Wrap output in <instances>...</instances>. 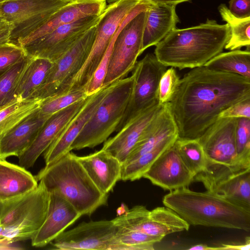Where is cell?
Here are the masks:
<instances>
[{"label":"cell","instance_id":"277c9868","mask_svg":"<svg viewBox=\"0 0 250 250\" xmlns=\"http://www.w3.org/2000/svg\"><path fill=\"white\" fill-rule=\"evenodd\" d=\"M42 181L48 192L59 193L81 214L90 216L106 205L108 195L102 193L70 151L45 165L35 176Z\"/></svg>","mask_w":250,"mask_h":250},{"label":"cell","instance_id":"f6af8a7d","mask_svg":"<svg viewBox=\"0 0 250 250\" xmlns=\"http://www.w3.org/2000/svg\"><path fill=\"white\" fill-rule=\"evenodd\" d=\"M5 0H0V2H3V1H4Z\"/></svg>","mask_w":250,"mask_h":250},{"label":"cell","instance_id":"e575fe53","mask_svg":"<svg viewBox=\"0 0 250 250\" xmlns=\"http://www.w3.org/2000/svg\"><path fill=\"white\" fill-rule=\"evenodd\" d=\"M88 96L84 89L69 91L61 95L43 99L39 110L45 115L51 116Z\"/></svg>","mask_w":250,"mask_h":250},{"label":"cell","instance_id":"8fae6325","mask_svg":"<svg viewBox=\"0 0 250 250\" xmlns=\"http://www.w3.org/2000/svg\"><path fill=\"white\" fill-rule=\"evenodd\" d=\"M71 1L7 0L0 2V17L12 25L11 42L18 43Z\"/></svg>","mask_w":250,"mask_h":250},{"label":"cell","instance_id":"7dc6e473","mask_svg":"<svg viewBox=\"0 0 250 250\" xmlns=\"http://www.w3.org/2000/svg\"></svg>","mask_w":250,"mask_h":250},{"label":"cell","instance_id":"d6986e66","mask_svg":"<svg viewBox=\"0 0 250 250\" xmlns=\"http://www.w3.org/2000/svg\"><path fill=\"white\" fill-rule=\"evenodd\" d=\"M49 193L46 218L31 238L32 246L41 248L52 242L82 215L66 200L55 192Z\"/></svg>","mask_w":250,"mask_h":250},{"label":"cell","instance_id":"ab89813d","mask_svg":"<svg viewBox=\"0 0 250 250\" xmlns=\"http://www.w3.org/2000/svg\"><path fill=\"white\" fill-rule=\"evenodd\" d=\"M228 9L237 18H250V0H230Z\"/></svg>","mask_w":250,"mask_h":250},{"label":"cell","instance_id":"44dd1931","mask_svg":"<svg viewBox=\"0 0 250 250\" xmlns=\"http://www.w3.org/2000/svg\"><path fill=\"white\" fill-rule=\"evenodd\" d=\"M105 0H75L66 4L43 24L18 42L22 46L52 32L59 27L80 19L100 15L106 6Z\"/></svg>","mask_w":250,"mask_h":250},{"label":"cell","instance_id":"7c38bea8","mask_svg":"<svg viewBox=\"0 0 250 250\" xmlns=\"http://www.w3.org/2000/svg\"><path fill=\"white\" fill-rule=\"evenodd\" d=\"M167 67L153 53H147L137 62L132 71L134 83L131 97L124 118L117 131L129 120L159 103V83Z\"/></svg>","mask_w":250,"mask_h":250},{"label":"cell","instance_id":"d590c367","mask_svg":"<svg viewBox=\"0 0 250 250\" xmlns=\"http://www.w3.org/2000/svg\"><path fill=\"white\" fill-rule=\"evenodd\" d=\"M237 157L239 164L250 167V118H237L235 133Z\"/></svg>","mask_w":250,"mask_h":250},{"label":"cell","instance_id":"60d3db41","mask_svg":"<svg viewBox=\"0 0 250 250\" xmlns=\"http://www.w3.org/2000/svg\"><path fill=\"white\" fill-rule=\"evenodd\" d=\"M12 25L0 17V45L10 42Z\"/></svg>","mask_w":250,"mask_h":250},{"label":"cell","instance_id":"8d00e7d4","mask_svg":"<svg viewBox=\"0 0 250 250\" xmlns=\"http://www.w3.org/2000/svg\"><path fill=\"white\" fill-rule=\"evenodd\" d=\"M180 79L173 67L167 69L159 83L158 100L160 104H164L171 101L178 87Z\"/></svg>","mask_w":250,"mask_h":250},{"label":"cell","instance_id":"30bf717a","mask_svg":"<svg viewBox=\"0 0 250 250\" xmlns=\"http://www.w3.org/2000/svg\"><path fill=\"white\" fill-rule=\"evenodd\" d=\"M96 25L90 28L68 50L53 62L46 78L35 93L34 98L43 100L68 92L73 79L90 52L95 38Z\"/></svg>","mask_w":250,"mask_h":250},{"label":"cell","instance_id":"ba28073f","mask_svg":"<svg viewBox=\"0 0 250 250\" xmlns=\"http://www.w3.org/2000/svg\"><path fill=\"white\" fill-rule=\"evenodd\" d=\"M236 121L235 118H218L197 139L204 148L206 165L205 171L197 175L217 178L246 168L239 164L237 159L235 139Z\"/></svg>","mask_w":250,"mask_h":250},{"label":"cell","instance_id":"f1b7e54d","mask_svg":"<svg viewBox=\"0 0 250 250\" xmlns=\"http://www.w3.org/2000/svg\"><path fill=\"white\" fill-rule=\"evenodd\" d=\"M42 99L16 98L0 110V136L40 108Z\"/></svg>","mask_w":250,"mask_h":250},{"label":"cell","instance_id":"ac0fdd59","mask_svg":"<svg viewBox=\"0 0 250 250\" xmlns=\"http://www.w3.org/2000/svg\"><path fill=\"white\" fill-rule=\"evenodd\" d=\"M163 105L158 103L129 120L114 136L104 142L102 148L124 164Z\"/></svg>","mask_w":250,"mask_h":250},{"label":"cell","instance_id":"3957f363","mask_svg":"<svg viewBox=\"0 0 250 250\" xmlns=\"http://www.w3.org/2000/svg\"><path fill=\"white\" fill-rule=\"evenodd\" d=\"M163 203L189 225L250 230V211L207 190L183 187L170 191Z\"/></svg>","mask_w":250,"mask_h":250},{"label":"cell","instance_id":"b9f144b4","mask_svg":"<svg viewBox=\"0 0 250 250\" xmlns=\"http://www.w3.org/2000/svg\"><path fill=\"white\" fill-rule=\"evenodd\" d=\"M245 243L241 244H222L219 247L220 250H249L250 249V237L246 238Z\"/></svg>","mask_w":250,"mask_h":250},{"label":"cell","instance_id":"bcb514c9","mask_svg":"<svg viewBox=\"0 0 250 250\" xmlns=\"http://www.w3.org/2000/svg\"><path fill=\"white\" fill-rule=\"evenodd\" d=\"M2 203V202L0 200V207Z\"/></svg>","mask_w":250,"mask_h":250},{"label":"cell","instance_id":"8992f818","mask_svg":"<svg viewBox=\"0 0 250 250\" xmlns=\"http://www.w3.org/2000/svg\"><path fill=\"white\" fill-rule=\"evenodd\" d=\"M134 83L133 75L112 83L95 112L71 146V150L93 148L117 131L125 115Z\"/></svg>","mask_w":250,"mask_h":250},{"label":"cell","instance_id":"6da1fadb","mask_svg":"<svg viewBox=\"0 0 250 250\" xmlns=\"http://www.w3.org/2000/svg\"><path fill=\"white\" fill-rule=\"evenodd\" d=\"M250 98V79L204 66L180 79L169 103L178 138L197 139L223 111Z\"/></svg>","mask_w":250,"mask_h":250},{"label":"cell","instance_id":"5b68a950","mask_svg":"<svg viewBox=\"0 0 250 250\" xmlns=\"http://www.w3.org/2000/svg\"><path fill=\"white\" fill-rule=\"evenodd\" d=\"M49 193L40 181L37 187L0 207V244L30 239L42 225L47 215Z\"/></svg>","mask_w":250,"mask_h":250},{"label":"cell","instance_id":"d6a6232c","mask_svg":"<svg viewBox=\"0 0 250 250\" xmlns=\"http://www.w3.org/2000/svg\"><path fill=\"white\" fill-rule=\"evenodd\" d=\"M117 226L115 238L120 245V250H154V245L164 238L124 227Z\"/></svg>","mask_w":250,"mask_h":250},{"label":"cell","instance_id":"ee69618b","mask_svg":"<svg viewBox=\"0 0 250 250\" xmlns=\"http://www.w3.org/2000/svg\"><path fill=\"white\" fill-rule=\"evenodd\" d=\"M189 250H220L218 247H210L204 244H199L193 246L188 249Z\"/></svg>","mask_w":250,"mask_h":250},{"label":"cell","instance_id":"1f68e13d","mask_svg":"<svg viewBox=\"0 0 250 250\" xmlns=\"http://www.w3.org/2000/svg\"><path fill=\"white\" fill-rule=\"evenodd\" d=\"M174 145L183 162L194 176L205 171V153L198 139L178 138Z\"/></svg>","mask_w":250,"mask_h":250},{"label":"cell","instance_id":"4dcf8cb0","mask_svg":"<svg viewBox=\"0 0 250 250\" xmlns=\"http://www.w3.org/2000/svg\"><path fill=\"white\" fill-rule=\"evenodd\" d=\"M219 12L223 21L229 25V39L226 44V49L233 50L250 45V18L239 19L233 16L224 4L218 7Z\"/></svg>","mask_w":250,"mask_h":250},{"label":"cell","instance_id":"5bb4252c","mask_svg":"<svg viewBox=\"0 0 250 250\" xmlns=\"http://www.w3.org/2000/svg\"><path fill=\"white\" fill-rule=\"evenodd\" d=\"M117 230L113 220L83 222L58 235L53 241V249L120 250L115 238Z\"/></svg>","mask_w":250,"mask_h":250},{"label":"cell","instance_id":"484cf974","mask_svg":"<svg viewBox=\"0 0 250 250\" xmlns=\"http://www.w3.org/2000/svg\"><path fill=\"white\" fill-rule=\"evenodd\" d=\"M38 185L35 177L26 168L0 159V200L2 202L24 195Z\"/></svg>","mask_w":250,"mask_h":250},{"label":"cell","instance_id":"f546056e","mask_svg":"<svg viewBox=\"0 0 250 250\" xmlns=\"http://www.w3.org/2000/svg\"><path fill=\"white\" fill-rule=\"evenodd\" d=\"M178 138V134L172 135L164 140L150 151L127 164L122 165L121 180L132 181L142 178L155 160L172 146Z\"/></svg>","mask_w":250,"mask_h":250},{"label":"cell","instance_id":"2e32d148","mask_svg":"<svg viewBox=\"0 0 250 250\" xmlns=\"http://www.w3.org/2000/svg\"><path fill=\"white\" fill-rule=\"evenodd\" d=\"M112 83L103 86L87 97L80 110L44 152L45 165L55 162L71 151L72 144L109 91Z\"/></svg>","mask_w":250,"mask_h":250},{"label":"cell","instance_id":"9c48e42d","mask_svg":"<svg viewBox=\"0 0 250 250\" xmlns=\"http://www.w3.org/2000/svg\"><path fill=\"white\" fill-rule=\"evenodd\" d=\"M141 2L120 0L109 3L101 14L96 25L95 40L83 66L73 79L69 91L85 89L122 24Z\"/></svg>","mask_w":250,"mask_h":250},{"label":"cell","instance_id":"9a60e30c","mask_svg":"<svg viewBox=\"0 0 250 250\" xmlns=\"http://www.w3.org/2000/svg\"><path fill=\"white\" fill-rule=\"evenodd\" d=\"M101 15L84 17L59 27L23 47L26 55L54 62L68 50L90 28L97 24Z\"/></svg>","mask_w":250,"mask_h":250},{"label":"cell","instance_id":"7402d4cb","mask_svg":"<svg viewBox=\"0 0 250 250\" xmlns=\"http://www.w3.org/2000/svg\"><path fill=\"white\" fill-rule=\"evenodd\" d=\"M193 182L203 184L207 190L250 211V168L218 178L194 176Z\"/></svg>","mask_w":250,"mask_h":250},{"label":"cell","instance_id":"cb8c5ba5","mask_svg":"<svg viewBox=\"0 0 250 250\" xmlns=\"http://www.w3.org/2000/svg\"><path fill=\"white\" fill-rule=\"evenodd\" d=\"M77 158L97 188L108 194L121 180L122 164L102 148L89 155Z\"/></svg>","mask_w":250,"mask_h":250},{"label":"cell","instance_id":"83f0119b","mask_svg":"<svg viewBox=\"0 0 250 250\" xmlns=\"http://www.w3.org/2000/svg\"><path fill=\"white\" fill-rule=\"evenodd\" d=\"M204 66L250 79V51L247 49H236L221 52L209 60Z\"/></svg>","mask_w":250,"mask_h":250},{"label":"cell","instance_id":"4316f807","mask_svg":"<svg viewBox=\"0 0 250 250\" xmlns=\"http://www.w3.org/2000/svg\"><path fill=\"white\" fill-rule=\"evenodd\" d=\"M52 65L53 62L48 59L30 57L18 81L15 91L16 97L22 99H35V93L44 82Z\"/></svg>","mask_w":250,"mask_h":250},{"label":"cell","instance_id":"74e56055","mask_svg":"<svg viewBox=\"0 0 250 250\" xmlns=\"http://www.w3.org/2000/svg\"><path fill=\"white\" fill-rule=\"evenodd\" d=\"M27 56L23 47L9 42L0 45V71L8 68Z\"/></svg>","mask_w":250,"mask_h":250},{"label":"cell","instance_id":"603a6c76","mask_svg":"<svg viewBox=\"0 0 250 250\" xmlns=\"http://www.w3.org/2000/svg\"><path fill=\"white\" fill-rule=\"evenodd\" d=\"M50 116L42 114L39 109L1 135L0 159L20 156L33 142Z\"/></svg>","mask_w":250,"mask_h":250},{"label":"cell","instance_id":"4fadbf2b","mask_svg":"<svg viewBox=\"0 0 250 250\" xmlns=\"http://www.w3.org/2000/svg\"><path fill=\"white\" fill-rule=\"evenodd\" d=\"M113 221L116 226L163 238L171 233L188 230L190 225L167 207H157L150 211L142 205L133 207Z\"/></svg>","mask_w":250,"mask_h":250},{"label":"cell","instance_id":"e0dca14e","mask_svg":"<svg viewBox=\"0 0 250 250\" xmlns=\"http://www.w3.org/2000/svg\"><path fill=\"white\" fill-rule=\"evenodd\" d=\"M174 144L155 160L143 176L153 185L169 191L188 187L194 177Z\"/></svg>","mask_w":250,"mask_h":250},{"label":"cell","instance_id":"f35d334b","mask_svg":"<svg viewBox=\"0 0 250 250\" xmlns=\"http://www.w3.org/2000/svg\"><path fill=\"white\" fill-rule=\"evenodd\" d=\"M250 118V98L237 103L223 111L218 118Z\"/></svg>","mask_w":250,"mask_h":250},{"label":"cell","instance_id":"836d02e7","mask_svg":"<svg viewBox=\"0 0 250 250\" xmlns=\"http://www.w3.org/2000/svg\"><path fill=\"white\" fill-rule=\"evenodd\" d=\"M29 59L27 55L15 64L0 71V110L16 98L15 91L18 81Z\"/></svg>","mask_w":250,"mask_h":250},{"label":"cell","instance_id":"7bdbcfd3","mask_svg":"<svg viewBox=\"0 0 250 250\" xmlns=\"http://www.w3.org/2000/svg\"><path fill=\"white\" fill-rule=\"evenodd\" d=\"M120 0H105L109 4L111 3ZM141 1H145L154 4H173L177 5V4L186 1H189L191 0H139Z\"/></svg>","mask_w":250,"mask_h":250},{"label":"cell","instance_id":"7a4b0ae2","mask_svg":"<svg viewBox=\"0 0 250 250\" xmlns=\"http://www.w3.org/2000/svg\"><path fill=\"white\" fill-rule=\"evenodd\" d=\"M229 37L227 23L208 19L197 26L175 28L155 45L154 54L167 67L192 69L204 66L222 52Z\"/></svg>","mask_w":250,"mask_h":250},{"label":"cell","instance_id":"d4e9b609","mask_svg":"<svg viewBox=\"0 0 250 250\" xmlns=\"http://www.w3.org/2000/svg\"><path fill=\"white\" fill-rule=\"evenodd\" d=\"M176 5L151 3L147 9L144 28L142 53L147 48L157 45L180 22Z\"/></svg>","mask_w":250,"mask_h":250},{"label":"cell","instance_id":"52a82bcc","mask_svg":"<svg viewBox=\"0 0 250 250\" xmlns=\"http://www.w3.org/2000/svg\"><path fill=\"white\" fill-rule=\"evenodd\" d=\"M151 4L145 1L138 4L114 37L103 86L125 78L134 69L138 57L142 53L144 28Z\"/></svg>","mask_w":250,"mask_h":250},{"label":"cell","instance_id":"ffe728a7","mask_svg":"<svg viewBox=\"0 0 250 250\" xmlns=\"http://www.w3.org/2000/svg\"><path fill=\"white\" fill-rule=\"evenodd\" d=\"M86 98L56 112L48 119L33 142L18 157L20 166L27 169L34 165L40 155L47 149L67 124L80 110Z\"/></svg>","mask_w":250,"mask_h":250}]
</instances>
